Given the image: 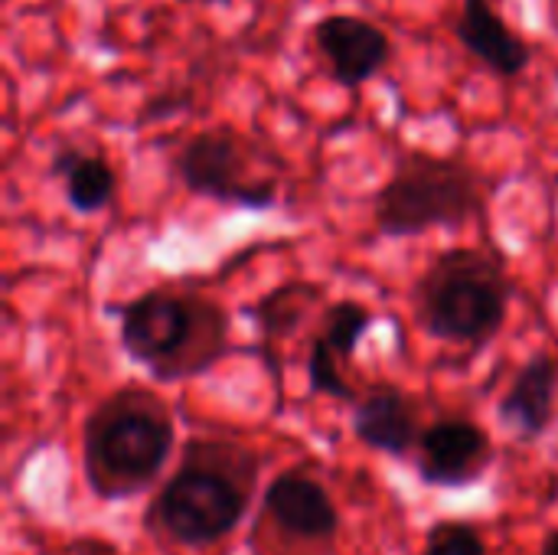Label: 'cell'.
I'll use <instances>...</instances> for the list:
<instances>
[{
    "label": "cell",
    "mask_w": 558,
    "mask_h": 555,
    "mask_svg": "<svg viewBox=\"0 0 558 555\" xmlns=\"http://www.w3.org/2000/svg\"><path fill=\"white\" fill-rule=\"evenodd\" d=\"M262 507L275 520V527L294 540L327 543L340 530V510L330 491L307 471H281L265 487Z\"/></svg>",
    "instance_id": "obj_9"
},
{
    "label": "cell",
    "mask_w": 558,
    "mask_h": 555,
    "mask_svg": "<svg viewBox=\"0 0 558 555\" xmlns=\"http://www.w3.org/2000/svg\"><path fill=\"white\" fill-rule=\"evenodd\" d=\"M258 464V455L235 442H186L183 461L160 484L144 527L186 550L222 543L248 514Z\"/></svg>",
    "instance_id": "obj_1"
},
{
    "label": "cell",
    "mask_w": 558,
    "mask_h": 555,
    "mask_svg": "<svg viewBox=\"0 0 558 555\" xmlns=\"http://www.w3.org/2000/svg\"><path fill=\"white\" fill-rule=\"evenodd\" d=\"M353 435L369 451L409 458L422 438V409L405 389L376 383L353 402Z\"/></svg>",
    "instance_id": "obj_10"
},
{
    "label": "cell",
    "mask_w": 558,
    "mask_h": 555,
    "mask_svg": "<svg viewBox=\"0 0 558 555\" xmlns=\"http://www.w3.org/2000/svg\"><path fill=\"white\" fill-rule=\"evenodd\" d=\"M311 39L337 85L356 92L373 82L392 59L389 33L356 13H327L311 26Z\"/></svg>",
    "instance_id": "obj_8"
},
{
    "label": "cell",
    "mask_w": 558,
    "mask_h": 555,
    "mask_svg": "<svg viewBox=\"0 0 558 555\" xmlns=\"http://www.w3.org/2000/svg\"><path fill=\"white\" fill-rule=\"evenodd\" d=\"M177 448V419L147 386L108 393L82 422V474L98 500H128L157 484Z\"/></svg>",
    "instance_id": "obj_3"
},
{
    "label": "cell",
    "mask_w": 558,
    "mask_h": 555,
    "mask_svg": "<svg viewBox=\"0 0 558 555\" xmlns=\"http://www.w3.org/2000/svg\"><path fill=\"white\" fill-rule=\"evenodd\" d=\"M170 170L186 193L209 203L248 213L278 206V180L255 173V144L229 124H213L186 137L177 147Z\"/></svg>",
    "instance_id": "obj_6"
},
{
    "label": "cell",
    "mask_w": 558,
    "mask_h": 555,
    "mask_svg": "<svg viewBox=\"0 0 558 555\" xmlns=\"http://www.w3.org/2000/svg\"><path fill=\"white\" fill-rule=\"evenodd\" d=\"M539 555H558V530H553V533L543 540V553Z\"/></svg>",
    "instance_id": "obj_17"
},
{
    "label": "cell",
    "mask_w": 558,
    "mask_h": 555,
    "mask_svg": "<svg viewBox=\"0 0 558 555\" xmlns=\"http://www.w3.org/2000/svg\"><path fill=\"white\" fill-rule=\"evenodd\" d=\"M49 177L62 183V196L72 213L95 216L111 206L118 193V173L98 150L78 144H59L49 157Z\"/></svg>",
    "instance_id": "obj_13"
},
{
    "label": "cell",
    "mask_w": 558,
    "mask_h": 555,
    "mask_svg": "<svg viewBox=\"0 0 558 555\" xmlns=\"http://www.w3.org/2000/svg\"><path fill=\"white\" fill-rule=\"evenodd\" d=\"M558 406V357L556 353H533L513 376L510 389L497 402L500 425L523 445L539 442L553 422Z\"/></svg>",
    "instance_id": "obj_11"
},
{
    "label": "cell",
    "mask_w": 558,
    "mask_h": 555,
    "mask_svg": "<svg viewBox=\"0 0 558 555\" xmlns=\"http://www.w3.org/2000/svg\"><path fill=\"white\" fill-rule=\"evenodd\" d=\"M373 324H376V314H373L369 304H363L356 298H340V301H333V304H327L320 311L311 347H320L333 360L350 363Z\"/></svg>",
    "instance_id": "obj_15"
},
{
    "label": "cell",
    "mask_w": 558,
    "mask_h": 555,
    "mask_svg": "<svg viewBox=\"0 0 558 555\" xmlns=\"http://www.w3.org/2000/svg\"><path fill=\"white\" fill-rule=\"evenodd\" d=\"M494 464V438L468 415H445L422 429L415 448V474L428 487L464 491Z\"/></svg>",
    "instance_id": "obj_7"
},
{
    "label": "cell",
    "mask_w": 558,
    "mask_h": 555,
    "mask_svg": "<svg viewBox=\"0 0 558 555\" xmlns=\"http://www.w3.org/2000/svg\"><path fill=\"white\" fill-rule=\"evenodd\" d=\"M454 36L468 56L500 79H520L533 62V46L504 20L494 0H464Z\"/></svg>",
    "instance_id": "obj_12"
},
{
    "label": "cell",
    "mask_w": 558,
    "mask_h": 555,
    "mask_svg": "<svg viewBox=\"0 0 558 555\" xmlns=\"http://www.w3.org/2000/svg\"><path fill=\"white\" fill-rule=\"evenodd\" d=\"M320 304H324V285H314V281H284L271 288L268 294H262L252 304V321L262 334L265 360L271 347H278L281 340H291L304 327V321L314 317Z\"/></svg>",
    "instance_id": "obj_14"
},
{
    "label": "cell",
    "mask_w": 558,
    "mask_h": 555,
    "mask_svg": "<svg viewBox=\"0 0 558 555\" xmlns=\"http://www.w3.org/2000/svg\"><path fill=\"white\" fill-rule=\"evenodd\" d=\"M111 311L124 357L157 383L206 376L232 353V317L203 291L160 285Z\"/></svg>",
    "instance_id": "obj_2"
},
{
    "label": "cell",
    "mask_w": 558,
    "mask_h": 555,
    "mask_svg": "<svg viewBox=\"0 0 558 555\" xmlns=\"http://www.w3.org/2000/svg\"><path fill=\"white\" fill-rule=\"evenodd\" d=\"M513 281L507 268L471 245L438 252L412 288V321L441 343L484 347L510 314Z\"/></svg>",
    "instance_id": "obj_4"
},
{
    "label": "cell",
    "mask_w": 558,
    "mask_h": 555,
    "mask_svg": "<svg viewBox=\"0 0 558 555\" xmlns=\"http://www.w3.org/2000/svg\"><path fill=\"white\" fill-rule=\"evenodd\" d=\"M484 213V177L454 154L409 147L373 196L383 239H415L432 229H464Z\"/></svg>",
    "instance_id": "obj_5"
},
{
    "label": "cell",
    "mask_w": 558,
    "mask_h": 555,
    "mask_svg": "<svg viewBox=\"0 0 558 555\" xmlns=\"http://www.w3.org/2000/svg\"><path fill=\"white\" fill-rule=\"evenodd\" d=\"M422 555H490L481 530L468 520H438L428 536Z\"/></svg>",
    "instance_id": "obj_16"
}]
</instances>
